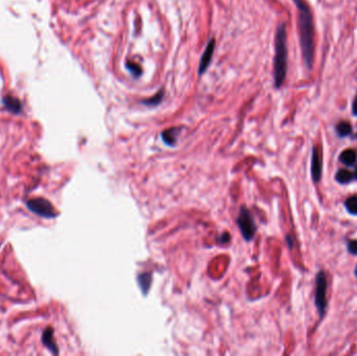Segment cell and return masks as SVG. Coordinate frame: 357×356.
<instances>
[{"instance_id":"11","label":"cell","mask_w":357,"mask_h":356,"mask_svg":"<svg viewBox=\"0 0 357 356\" xmlns=\"http://www.w3.org/2000/svg\"><path fill=\"white\" fill-rule=\"evenodd\" d=\"M180 130L178 128H171L164 131L162 133L163 141L167 145H174L177 141V136L179 134Z\"/></svg>"},{"instance_id":"9","label":"cell","mask_w":357,"mask_h":356,"mask_svg":"<svg viewBox=\"0 0 357 356\" xmlns=\"http://www.w3.org/2000/svg\"><path fill=\"white\" fill-rule=\"evenodd\" d=\"M3 105L6 110L13 114H20L22 112V105L18 98L11 95H6L3 98Z\"/></svg>"},{"instance_id":"10","label":"cell","mask_w":357,"mask_h":356,"mask_svg":"<svg viewBox=\"0 0 357 356\" xmlns=\"http://www.w3.org/2000/svg\"><path fill=\"white\" fill-rule=\"evenodd\" d=\"M339 160L347 166H353L357 161V154L354 150H346L340 154Z\"/></svg>"},{"instance_id":"21","label":"cell","mask_w":357,"mask_h":356,"mask_svg":"<svg viewBox=\"0 0 357 356\" xmlns=\"http://www.w3.org/2000/svg\"><path fill=\"white\" fill-rule=\"evenodd\" d=\"M355 275H356V277H357V267H356V269H355Z\"/></svg>"},{"instance_id":"1","label":"cell","mask_w":357,"mask_h":356,"mask_svg":"<svg viewBox=\"0 0 357 356\" xmlns=\"http://www.w3.org/2000/svg\"><path fill=\"white\" fill-rule=\"evenodd\" d=\"M298 9L299 31L302 55L307 69H311L314 60V27L312 14L304 0H294Z\"/></svg>"},{"instance_id":"7","label":"cell","mask_w":357,"mask_h":356,"mask_svg":"<svg viewBox=\"0 0 357 356\" xmlns=\"http://www.w3.org/2000/svg\"><path fill=\"white\" fill-rule=\"evenodd\" d=\"M311 175L313 181L318 183L322 177V157L317 148V146L313 147L312 152V160H311Z\"/></svg>"},{"instance_id":"14","label":"cell","mask_w":357,"mask_h":356,"mask_svg":"<svg viewBox=\"0 0 357 356\" xmlns=\"http://www.w3.org/2000/svg\"><path fill=\"white\" fill-rule=\"evenodd\" d=\"M336 133L339 137H347L352 133V127L347 121H340L336 126Z\"/></svg>"},{"instance_id":"16","label":"cell","mask_w":357,"mask_h":356,"mask_svg":"<svg viewBox=\"0 0 357 356\" xmlns=\"http://www.w3.org/2000/svg\"><path fill=\"white\" fill-rule=\"evenodd\" d=\"M162 98H163V92L162 91H160L159 93L156 94L154 97L149 98V99H146V101H144L143 103L147 106H157L158 104H160L162 102Z\"/></svg>"},{"instance_id":"20","label":"cell","mask_w":357,"mask_h":356,"mask_svg":"<svg viewBox=\"0 0 357 356\" xmlns=\"http://www.w3.org/2000/svg\"><path fill=\"white\" fill-rule=\"evenodd\" d=\"M353 176H354V179L357 180V166L355 167V171L353 172Z\"/></svg>"},{"instance_id":"4","label":"cell","mask_w":357,"mask_h":356,"mask_svg":"<svg viewBox=\"0 0 357 356\" xmlns=\"http://www.w3.org/2000/svg\"><path fill=\"white\" fill-rule=\"evenodd\" d=\"M317 287H315V306L320 313L321 319L324 317L327 308V277L325 272L321 271L317 275Z\"/></svg>"},{"instance_id":"3","label":"cell","mask_w":357,"mask_h":356,"mask_svg":"<svg viewBox=\"0 0 357 356\" xmlns=\"http://www.w3.org/2000/svg\"><path fill=\"white\" fill-rule=\"evenodd\" d=\"M27 208L34 214L43 219H55L59 213L54 205L44 197L30 198L26 203Z\"/></svg>"},{"instance_id":"6","label":"cell","mask_w":357,"mask_h":356,"mask_svg":"<svg viewBox=\"0 0 357 356\" xmlns=\"http://www.w3.org/2000/svg\"><path fill=\"white\" fill-rule=\"evenodd\" d=\"M214 48H215V40L211 39L209 41V43L207 44L205 52L201 57V62H200V66H198V73L202 74L204 73L207 68H208L209 64L211 63L212 56H213V53H214Z\"/></svg>"},{"instance_id":"15","label":"cell","mask_w":357,"mask_h":356,"mask_svg":"<svg viewBox=\"0 0 357 356\" xmlns=\"http://www.w3.org/2000/svg\"><path fill=\"white\" fill-rule=\"evenodd\" d=\"M345 206L349 213L357 215V195H352L350 197H348V200L345 203Z\"/></svg>"},{"instance_id":"5","label":"cell","mask_w":357,"mask_h":356,"mask_svg":"<svg viewBox=\"0 0 357 356\" xmlns=\"http://www.w3.org/2000/svg\"><path fill=\"white\" fill-rule=\"evenodd\" d=\"M237 226L246 241L250 242L256 233V225L252 217V213L246 207H243L239 211L237 218Z\"/></svg>"},{"instance_id":"8","label":"cell","mask_w":357,"mask_h":356,"mask_svg":"<svg viewBox=\"0 0 357 356\" xmlns=\"http://www.w3.org/2000/svg\"><path fill=\"white\" fill-rule=\"evenodd\" d=\"M41 341H42V344L53 354L55 355L59 354V348H57V345L55 344L54 339V328L52 326H48L45 328L42 333V339H41Z\"/></svg>"},{"instance_id":"12","label":"cell","mask_w":357,"mask_h":356,"mask_svg":"<svg viewBox=\"0 0 357 356\" xmlns=\"http://www.w3.org/2000/svg\"><path fill=\"white\" fill-rule=\"evenodd\" d=\"M138 283L142 289V293L145 295L147 294L149 286L152 284V275L148 274V273H144V274H141L138 276Z\"/></svg>"},{"instance_id":"13","label":"cell","mask_w":357,"mask_h":356,"mask_svg":"<svg viewBox=\"0 0 357 356\" xmlns=\"http://www.w3.org/2000/svg\"><path fill=\"white\" fill-rule=\"evenodd\" d=\"M335 179L340 184H348V183H350V182H352V180L354 179V176L351 171H349L347 169H339L336 172Z\"/></svg>"},{"instance_id":"18","label":"cell","mask_w":357,"mask_h":356,"mask_svg":"<svg viewBox=\"0 0 357 356\" xmlns=\"http://www.w3.org/2000/svg\"><path fill=\"white\" fill-rule=\"evenodd\" d=\"M348 251L353 255H357V241H350L348 243Z\"/></svg>"},{"instance_id":"19","label":"cell","mask_w":357,"mask_h":356,"mask_svg":"<svg viewBox=\"0 0 357 356\" xmlns=\"http://www.w3.org/2000/svg\"><path fill=\"white\" fill-rule=\"evenodd\" d=\"M352 112L355 116H357V96L354 98L353 105H352Z\"/></svg>"},{"instance_id":"2","label":"cell","mask_w":357,"mask_h":356,"mask_svg":"<svg viewBox=\"0 0 357 356\" xmlns=\"http://www.w3.org/2000/svg\"><path fill=\"white\" fill-rule=\"evenodd\" d=\"M287 34L285 23L280 24L276 34V55L274 65L275 86L280 88L285 81L287 72Z\"/></svg>"},{"instance_id":"17","label":"cell","mask_w":357,"mask_h":356,"mask_svg":"<svg viewBox=\"0 0 357 356\" xmlns=\"http://www.w3.org/2000/svg\"><path fill=\"white\" fill-rule=\"evenodd\" d=\"M127 66H128V69H129V70H130L133 74H134V76L138 77V76H140V74H141V69H140V67H139V66H138L136 63L129 62Z\"/></svg>"}]
</instances>
